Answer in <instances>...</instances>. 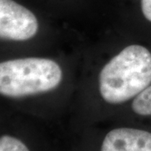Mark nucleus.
Wrapping results in <instances>:
<instances>
[{"label": "nucleus", "mask_w": 151, "mask_h": 151, "mask_svg": "<svg viewBox=\"0 0 151 151\" xmlns=\"http://www.w3.org/2000/svg\"><path fill=\"white\" fill-rule=\"evenodd\" d=\"M141 8L145 17L151 22V0H141Z\"/></svg>", "instance_id": "nucleus-7"}, {"label": "nucleus", "mask_w": 151, "mask_h": 151, "mask_svg": "<svg viewBox=\"0 0 151 151\" xmlns=\"http://www.w3.org/2000/svg\"><path fill=\"white\" fill-rule=\"evenodd\" d=\"M132 109L136 114L141 116L151 115V86L146 87L132 103Z\"/></svg>", "instance_id": "nucleus-5"}, {"label": "nucleus", "mask_w": 151, "mask_h": 151, "mask_svg": "<svg viewBox=\"0 0 151 151\" xmlns=\"http://www.w3.org/2000/svg\"><path fill=\"white\" fill-rule=\"evenodd\" d=\"M35 15L14 0H0V37L3 40L23 41L38 32Z\"/></svg>", "instance_id": "nucleus-3"}, {"label": "nucleus", "mask_w": 151, "mask_h": 151, "mask_svg": "<svg viewBox=\"0 0 151 151\" xmlns=\"http://www.w3.org/2000/svg\"><path fill=\"white\" fill-rule=\"evenodd\" d=\"M151 83V53L144 46L124 48L104 65L98 84L103 99L119 104L138 96Z\"/></svg>", "instance_id": "nucleus-1"}, {"label": "nucleus", "mask_w": 151, "mask_h": 151, "mask_svg": "<svg viewBox=\"0 0 151 151\" xmlns=\"http://www.w3.org/2000/svg\"><path fill=\"white\" fill-rule=\"evenodd\" d=\"M62 79V70L52 60L28 57L0 64V92L9 97H23L55 89Z\"/></svg>", "instance_id": "nucleus-2"}, {"label": "nucleus", "mask_w": 151, "mask_h": 151, "mask_svg": "<svg viewBox=\"0 0 151 151\" xmlns=\"http://www.w3.org/2000/svg\"><path fill=\"white\" fill-rule=\"evenodd\" d=\"M101 151H151V133L133 128H118L104 137Z\"/></svg>", "instance_id": "nucleus-4"}, {"label": "nucleus", "mask_w": 151, "mask_h": 151, "mask_svg": "<svg viewBox=\"0 0 151 151\" xmlns=\"http://www.w3.org/2000/svg\"><path fill=\"white\" fill-rule=\"evenodd\" d=\"M0 151H30L19 139L12 135H2L0 138Z\"/></svg>", "instance_id": "nucleus-6"}]
</instances>
